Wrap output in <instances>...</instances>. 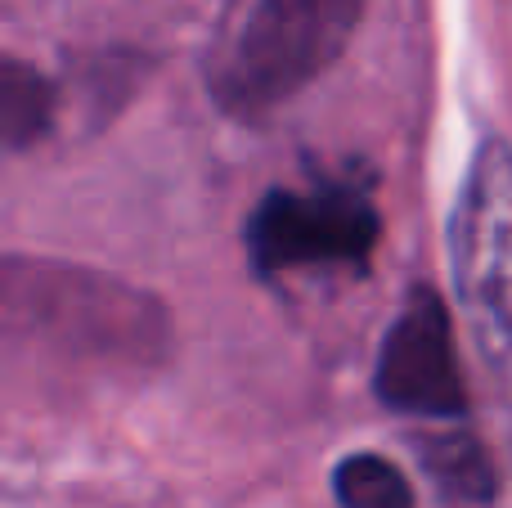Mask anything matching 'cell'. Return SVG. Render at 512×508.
<instances>
[{
    "label": "cell",
    "mask_w": 512,
    "mask_h": 508,
    "mask_svg": "<svg viewBox=\"0 0 512 508\" xmlns=\"http://www.w3.org/2000/svg\"><path fill=\"white\" fill-rule=\"evenodd\" d=\"M0 342L104 374H144L171 351L167 306L68 261L0 257Z\"/></svg>",
    "instance_id": "6da1fadb"
},
{
    "label": "cell",
    "mask_w": 512,
    "mask_h": 508,
    "mask_svg": "<svg viewBox=\"0 0 512 508\" xmlns=\"http://www.w3.org/2000/svg\"><path fill=\"white\" fill-rule=\"evenodd\" d=\"M369 0H252L207 63V90L234 122H261L324 77Z\"/></svg>",
    "instance_id": "7a4b0ae2"
},
{
    "label": "cell",
    "mask_w": 512,
    "mask_h": 508,
    "mask_svg": "<svg viewBox=\"0 0 512 508\" xmlns=\"http://www.w3.org/2000/svg\"><path fill=\"white\" fill-rule=\"evenodd\" d=\"M450 275L472 342L512 387V144L486 135L450 212Z\"/></svg>",
    "instance_id": "3957f363"
},
{
    "label": "cell",
    "mask_w": 512,
    "mask_h": 508,
    "mask_svg": "<svg viewBox=\"0 0 512 508\" xmlns=\"http://www.w3.org/2000/svg\"><path fill=\"white\" fill-rule=\"evenodd\" d=\"M382 234L373 198L355 185H319L310 194L270 189L252 207L243 248L261 279L306 266H364Z\"/></svg>",
    "instance_id": "277c9868"
},
{
    "label": "cell",
    "mask_w": 512,
    "mask_h": 508,
    "mask_svg": "<svg viewBox=\"0 0 512 508\" xmlns=\"http://www.w3.org/2000/svg\"><path fill=\"white\" fill-rule=\"evenodd\" d=\"M373 396L387 410L414 414V419L450 423L468 414V387H463L459 360H454L450 311L436 288H409L405 306L378 347Z\"/></svg>",
    "instance_id": "5b68a950"
},
{
    "label": "cell",
    "mask_w": 512,
    "mask_h": 508,
    "mask_svg": "<svg viewBox=\"0 0 512 508\" xmlns=\"http://www.w3.org/2000/svg\"><path fill=\"white\" fill-rule=\"evenodd\" d=\"M54 95L50 77L27 59L0 50V153H23L41 144L54 126Z\"/></svg>",
    "instance_id": "8992f818"
},
{
    "label": "cell",
    "mask_w": 512,
    "mask_h": 508,
    "mask_svg": "<svg viewBox=\"0 0 512 508\" xmlns=\"http://www.w3.org/2000/svg\"><path fill=\"white\" fill-rule=\"evenodd\" d=\"M418 464L450 500L490 504L495 500V464L472 432H432L418 441Z\"/></svg>",
    "instance_id": "52a82bcc"
},
{
    "label": "cell",
    "mask_w": 512,
    "mask_h": 508,
    "mask_svg": "<svg viewBox=\"0 0 512 508\" xmlns=\"http://www.w3.org/2000/svg\"><path fill=\"white\" fill-rule=\"evenodd\" d=\"M337 508H414V486L391 459L355 450L333 468Z\"/></svg>",
    "instance_id": "ba28073f"
}]
</instances>
